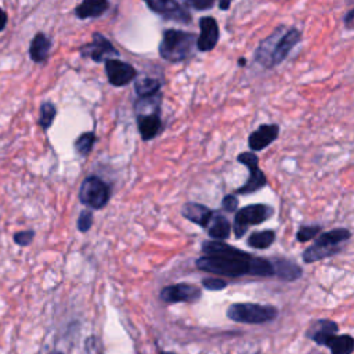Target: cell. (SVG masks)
<instances>
[{"label": "cell", "mask_w": 354, "mask_h": 354, "mask_svg": "<svg viewBox=\"0 0 354 354\" xmlns=\"http://www.w3.org/2000/svg\"><path fill=\"white\" fill-rule=\"evenodd\" d=\"M252 261L253 257L205 255L197 260L196 266L197 269L212 274L241 277L245 274H252Z\"/></svg>", "instance_id": "6da1fadb"}, {"label": "cell", "mask_w": 354, "mask_h": 354, "mask_svg": "<svg viewBox=\"0 0 354 354\" xmlns=\"http://www.w3.org/2000/svg\"><path fill=\"white\" fill-rule=\"evenodd\" d=\"M197 40L198 39L193 34L177 30H167L163 34L159 53L162 58L170 62H180L191 56Z\"/></svg>", "instance_id": "7a4b0ae2"}, {"label": "cell", "mask_w": 354, "mask_h": 354, "mask_svg": "<svg viewBox=\"0 0 354 354\" xmlns=\"http://www.w3.org/2000/svg\"><path fill=\"white\" fill-rule=\"evenodd\" d=\"M350 238V231L346 228H336L321 234L316 242L303 253L306 263H314L329 257L340 250V245Z\"/></svg>", "instance_id": "3957f363"}, {"label": "cell", "mask_w": 354, "mask_h": 354, "mask_svg": "<svg viewBox=\"0 0 354 354\" xmlns=\"http://www.w3.org/2000/svg\"><path fill=\"white\" fill-rule=\"evenodd\" d=\"M277 309L270 305L234 303L227 309V317L241 324H263L277 317Z\"/></svg>", "instance_id": "277c9868"}, {"label": "cell", "mask_w": 354, "mask_h": 354, "mask_svg": "<svg viewBox=\"0 0 354 354\" xmlns=\"http://www.w3.org/2000/svg\"><path fill=\"white\" fill-rule=\"evenodd\" d=\"M111 198L110 186L100 179L99 176H88L83 180L79 189V201L92 208L95 211H100L107 206Z\"/></svg>", "instance_id": "5b68a950"}, {"label": "cell", "mask_w": 354, "mask_h": 354, "mask_svg": "<svg viewBox=\"0 0 354 354\" xmlns=\"http://www.w3.org/2000/svg\"><path fill=\"white\" fill-rule=\"evenodd\" d=\"M274 213V209L272 206L263 205V204H256V205H249L242 209H239L235 215L234 219V234L237 238H241L250 226L253 224H260L272 217Z\"/></svg>", "instance_id": "8992f818"}, {"label": "cell", "mask_w": 354, "mask_h": 354, "mask_svg": "<svg viewBox=\"0 0 354 354\" xmlns=\"http://www.w3.org/2000/svg\"><path fill=\"white\" fill-rule=\"evenodd\" d=\"M202 292L197 285L193 284H174V285H167L161 290L159 292V299L163 303L167 305H174V303H196L201 299Z\"/></svg>", "instance_id": "52a82bcc"}, {"label": "cell", "mask_w": 354, "mask_h": 354, "mask_svg": "<svg viewBox=\"0 0 354 354\" xmlns=\"http://www.w3.org/2000/svg\"><path fill=\"white\" fill-rule=\"evenodd\" d=\"M238 162L245 165L249 169L250 174H249V179L245 183V186L238 189L235 191V194H252V193L263 189L266 185H268L266 176L263 174V172L259 167V158L253 152L239 154L238 155Z\"/></svg>", "instance_id": "ba28073f"}, {"label": "cell", "mask_w": 354, "mask_h": 354, "mask_svg": "<svg viewBox=\"0 0 354 354\" xmlns=\"http://www.w3.org/2000/svg\"><path fill=\"white\" fill-rule=\"evenodd\" d=\"M287 27L285 25H280L279 28L274 30V32L272 35H269L266 39H263L260 42V45L257 46L256 51H255V61L257 64H260L263 68H274V54L277 51V46L279 42L283 36V34L285 32Z\"/></svg>", "instance_id": "9c48e42d"}, {"label": "cell", "mask_w": 354, "mask_h": 354, "mask_svg": "<svg viewBox=\"0 0 354 354\" xmlns=\"http://www.w3.org/2000/svg\"><path fill=\"white\" fill-rule=\"evenodd\" d=\"M144 2L154 13L161 14L166 20H174L185 24L191 21L189 12H186L176 0H144Z\"/></svg>", "instance_id": "30bf717a"}, {"label": "cell", "mask_w": 354, "mask_h": 354, "mask_svg": "<svg viewBox=\"0 0 354 354\" xmlns=\"http://www.w3.org/2000/svg\"><path fill=\"white\" fill-rule=\"evenodd\" d=\"M82 56L91 57L96 62H102L118 56V50L102 34H95L93 40L82 47Z\"/></svg>", "instance_id": "8fae6325"}, {"label": "cell", "mask_w": 354, "mask_h": 354, "mask_svg": "<svg viewBox=\"0 0 354 354\" xmlns=\"http://www.w3.org/2000/svg\"><path fill=\"white\" fill-rule=\"evenodd\" d=\"M106 72L111 84L121 87L130 83L136 78V69L123 61L111 58L106 61Z\"/></svg>", "instance_id": "7c38bea8"}, {"label": "cell", "mask_w": 354, "mask_h": 354, "mask_svg": "<svg viewBox=\"0 0 354 354\" xmlns=\"http://www.w3.org/2000/svg\"><path fill=\"white\" fill-rule=\"evenodd\" d=\"M201 35L197 40V47L201 51H211L219 42V25L215 19L204 17L200 20Z\"/></svg>", "instance_id": "4fadbf2b"}, {"label": "cell", "mask_w": 354, "mask_h": 354, "mask_svg": "<svg viewBox=\"0 0 354 354\" xmlns=\"http://www.w3.org/2000/svg\"><path fill=\"white\" fill-rule=\"evenodd\" d=\"M280 134V126L279 125H261L257 130H255L248 140L249 148L252 151H261L266 147H269L272 143L277 140Z\"/></svg>", "instance_id": "5bb4252c"}, {"label": "cell", "mask_w": 354, "mask_h": 354, "mask_svg": "<svg viewBox=\"0 0 354 354\" xmlns=\"http://www.w3.org/2000/svg\"><path fill=\"white\" fill-rule=\"evenodd\" d=\"M302 39V34L299 30L296 28H287L285 32L283 34L279 46H277V51L274 54V67L280 65L290 54L291 51L296 47V45L300 42Z\"/></svg>", "instance_id": "9a60e30c"}, {"label": "cell", "mask_w": 354, "mask_h": 354, "mask_svg": "<svg viewBox=\"0 0 354 354\" xmlns=\"http://www.w3.org/2000/svg\"><path fill=\"white\" fill-rule=\"evenodd\" d=\"M213 213L215 211L209 209L202 204H196V202H187L182 209V215L185 219L201 226L202 228L208 227Z\"/></svg>", "instance_id": "2e32d148"}, {"label": "cell", "mask_w": 354, "mask_h": 354, "mask_svg": "<svg viewBox=\"0 0 354 354\" xmlns=\"http://www.w3.org/2000/svg\"><path fill=\"white\" fill-rule=\"evenodd\" d=\"M137 126L144 141L152 140L162 129V122L159 114H150V115H139L137 117Z\"/></svg>", "instance_id": "e0dca14e"}, {"label": "cell", "mask_w": 354, "mask_h": 354, "mask_svg": "<svg viewBox=\"0 0 354 354\" xmlns=\"http://www.w3.org/2000/svg\"><path fill=\"white\" fill-rule=\"evenodd\" d=\"M108 0H83L76 9V16L82 20L100 17L108 10Z\"/></svg>", "instance_id": "ac0fdd59"}, {"label": "cell", "mask_w": 354, "mask_h": 354, "mask_svg": "<svg viewBox=\"0 0 354 354\" xmlns=\"http://www.w3.org/2000/svg\"><path fill=\"white\" fill-rule=\"evenodd\" d=\"M206 230H208V235L211 238L222 241V239H226L230 237L231 224L226 216H223L220 212H215Z\"/></svg>", "instance_id": "d6986e66"}, {"label": "cell", "mask_w": 354, "mask_h": 354, "mask_svg": "<svg viewBox=\"0 0 354 354\" xmlns=\"http://www.w3.org/2000/svg\"><path fill=\"white\" fill-rule=\"evenodd\" d=\"M322 346H328L331 354H351L354 351V339L350 335L338 336L332 333L322 342Z\"/></svg>", "instance_id": "ffe728a7"}, {"label": "cell", "mask_w": 354, "mask_h": 354, "mask_svg": "<svg viewBox=\"0 0 354 354\" xmlns=\"http://www.w3.org/2000/svg\"><path fill=\"white\" fill-rule=\"evenodd\" d=\"M202 252L205 255H223V256H237V257H250L248 253L227 245L222 241H205L202 242Z\"/></svg>", "instance_id": "44dd1931"}, {"label": "cell", "mask_w": 354, "mask_h": 354, "mask_svg": "<svg viewBox=\"0 0 354 354\" xmlns=\"http://www.w3.org/2000/svg\"><path fill=\"white\" fill-rule=\"evenodd\" d=\"M338 332V325L333 321L329 320H320L317 322H314L309 331H307V336L314 340L317 344H322V342L332 333Z\"/></svg>", "instance_id": "7402d4cb"}, {"label": "cell", "mask_w": 354, "mask_h": 354, "mask_svg": "<svg viewBox=\"0 0 354 354\" xmlns=\"http://www.w3.org/2000/svg\"><path fill=\"white\" fill-rule=\"evenodd\" d=\"M49 50H50V40L47 36H45L43 34H38L35 36V39L32 40L30 53H31V58L35 62H42L43 60L47 58L49 56Z\"/></svg>", "instance_id": "603a6c76"}, {"label": "cell", "mask_w": 354, "mask_h": 354, "mask_svg": "<svg viewBox=\"0 0 354 354\" xmlns=\"http://www.w3.org/2000/svg\"><path fill=\"white\" fill-rule=\"evenodd\" d=\"M274 264V272L276 274L283 279V280H287V281H294L296 279L300 277L302 274V270L300 268H298V266L292 261H288V260H279Z\"/></svg>", "instance_id": "cb8c5ba5"}, {"label": "cell", "mask_w": 354, "mask_h": 354, "mask_svg": "<svg viewBox=\"0 0 354 354\" xmlns=\"http://www.w3.org/2000/svg\"><path fill=\"white\" fill-rule=\"evenodd\" d=\"M276 241V234L272 230L268 231H259V233H253L249 238H248V245L255 248V249H266L269 248L270 245H273V242Z\"/></svg>", "instance_id": "d4e9b609"}, {"label": "cell", "mask_w": 354, "mask_h": 354, "mask_svg": "<svg viewBox=\"0 0 354 354\" xmlns=\"http://www.w3.org/2000/svg\"><path fill=\"white\" fill-rule=\"evenodd\" d=\"M159 82L151 78H143L136 82V92L140 97H150L155 96L159 91Z\"/></svg>", "instance_id": "484cf974"}, {"label": "cell", "mask_w": 354, "mask_h": 354, "mask_svg": "<svg viewBox=\"0 0 354 354\" xmlns=\"http://www.w3.org/2000/svg\"><path fill=\"white\" fill-rule=\"evenodd\" d=\"M96 143V136L95 133L92 132H87V133H83L78 137L76 143H75V148H76V152L82 156H87L88 154L92 152L93 150V145Z\"/></svg>", "instance_id": "4316f807"}, {"label": "cell", "mask_w": 354, "mask_h": 354, "mask_svg": "<svg viewBox=\"0 0 354 354\" xmlns=\"http://www.w3.org/2000/svg\"><path fill=\"white\" fill-rule=\"evenodd\" d=\"M56 118V107L51 103H45L40 107V117H39V125L43 130H47L53 121Z\"/></svg>", "instance_id": "83f0119b"}, {"label": "cell", "mask_w": 354, "mask_h": 354, "mask_svg": "<svg viewBox=\"0 0 354 354\" xmlns=\"http://www.w3.org/2000/svg\"><path fill=\"white\" fill-rule=\"evenodd\" d=\"M93 222H95V217H93V212L92 211H83V212H80V215L78 217V222H76L78 230L80 233H87L88 230L92 228Z\"/></svg>", "instance_id": "f1b7e54d"}, {"label": "cell", "mask_w": 354, "mask_h": 354, "mask_svg": "<svg viewBox=\"0 0 354 354\" xmlns=\"http://www.w3.org/2000/svg\"><path fill=\"white\" fill-rule=\"evenodd\" d=\"M320 230H321L320 226H305L298 231L296 238L299 242H307L313 239L320 233Z\"/></svg>", "instance_id": "f546056e"}, {"label": "cell", "mask_w": 354, "mask_h": 354, "mask_svg": "<svg viewBox=\"0 0 354 354\" xmlns=\"http://www.w3.org/2000/svg\"><path fill=\"white\" fill-rule=\"evenodd\" d=\"M34 238H35V231L34 230H23V231H19L13 235V239L19 246L31 245Z\"/></svg>", "instance_id": "4dcf8cb0"}, {"label": "cell", "mask_w": 354, "mask_h": 354, "mask_svg": "<svg viewBox=\"0 0 354 354\" xmlns=\"http://www.w3.org/2000/svg\"><path fill=\"white\" fill-rule=\"evenodd\" d=\"M183 2L196 10H208L215 5V0H183Z\"/></svg>", "instance_id": "1f68e13d"}, {"label": "cell", "mask_w": 354, "mask_h": 354, "mask_svg": "<svg viewBox=\"0 0 354 354\" xmlns=\"http://www.w3.org/2000/svg\"><path fill=\"white\" fill-rule=\"evenodd\" d=\"M202 285L209 291H222L227 287V283L219 279H205L202 280Z\"/></svg>", "instance_id": "d6a6232c"}, {"label": "cell", "mask_w": 354, "mask_h": 354, "mask_svg": "<svg viewBox=\"0 0 354 354\" xmlns=\"http://www.w3.org/2000/svg\"><path fill=\"white\" fill-rule=\"evenodd\" d=\"M222 206L224 211L227 212H235L237 208H238V200L235 196H226L223 198V202H222Z\"/></svg>", "instance_id": "836d02e7"}, {"label": "cell", "mask_w": 354, "mask_h": 354, "mask_svg": "<svg viewBox=\"0 0 354 354\" xmlns=\"http://www.w3.org/2000/svg\"><path fill=\"white\" fill-rule=\"evenodd\" d=\"M6 23H8V16H6V13L2 9H0V31L5 30Z\"/></svg>", "instance_id": "e575fe53"}, {"label": "cell", "mask_w": 354, "mask_h": 354, "mask_svg": "<svg viewBox=\"0 0 354 354\" xmlns=\"http://www.w3.org/2000/svg\"><path fill=\"white\" fill-rule=\"evenodd\" d=\"M231 2H233V0H219V8L222 10H228L230 6H231Z\"/></svg>", "instance_id": "d590c367"}, {"label": "cell", "mask_w": 354, "mask_h": 354, "mask_svg": "<svg viewBox=\"0 0 354 354\" xmlns=\"http://www.w3.org/2000/svg\"><path fill=\"white\" fill-rule=\"evenodd\" d=\"M350 19H354V10L350 12V13L347 14V17H346V20H350Z\"/></svg>", "instance_id": "8d00e7d4"}, {"label": "cell", "mask_w": 354, "mask_h": 354, "mask_svg": "<svg viewBox=\"0 0 354 354\" xmlns=\"http://www.w3.org/2000/svg\"><path fill=\"white\" fill-rule=\"evenodd\" d=\"M159 354H176V353H173V351H161Z\"/></svg>", "instance_id": "74e56055"}, {"label": "cell", "mask_w": 354, "mask_h": 354, "mask_svg": "<svg viewBox=\"0 0 354 354\" xmlns=\"http://www.w3.org/2000/svg\"><path fill=\"white\" fill-rule=\"evenodd\" d=\"M50 354H64V353H61V351H58V350H54V351H51Z\"/></svg>", "instance_id": "f35d334b"}]
</instances>
